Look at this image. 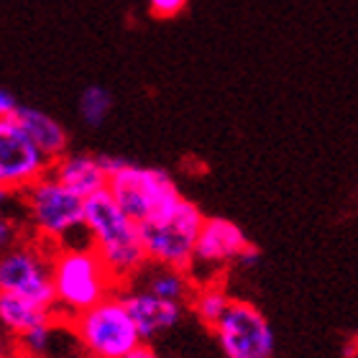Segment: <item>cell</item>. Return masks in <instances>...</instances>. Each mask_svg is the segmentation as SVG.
Here are the masks:
<instances>
[{
  "instance_id": "obj_1",
  "label": "cell",
  "mask_w": 358,
  "mask_h": 358,
  "mask_svg": "<svg viewBox=\"0 0 358 358\" xmlns=\"http://www.w3.org/2000/svg\"><path fill=\"white\" fill-rule=\"evenodd\" d=\"M85 233L90 246L108 264L120 287L134 282L141 274V268L149 264L141 228L120 208L110 189H103L85 200Z\"/></svg>"
},
{
  "instance_id": "obj_2",
  "label": "cell",
  "mask_w": 358,
  "mask_h": 358,
  "mask_svg": "<svg viewBox=\"0 0 358 358\" xmlns=\"http://www.w3.org/2000/svg\"><path fill=\"white\" fill-rule=\"evenodd\" d=\"M52 276L57 292V317L67 322L103 302L120 287L108 264L90 243L52 248Z\"/></svg>"
},
{
  "instance_id": "obj_3",
  "label": "cell",
  "mask_w": 358,
  "mask_h": 358,
  "mask_svg": "<svg viewBox=\"0 0 358 358\" xmlns=\"http://www.w3.org/2000/svg\"><path fill=\"white\" fill-rule=\"evenodd\" d=\"M85 358H126L146 343L120 287L113 294L67 322Z\"/></svg>"
},
{
  "instance_id": "obj_4",
  "label": "cell",
  "mask_w": 358,
  "mask_h": 358,
  "mask_svg": "<svg viewBox=\"0 0 358 358\" xmlns=\"http://www.w3.org/2000/svg\"><path fill=\"white\" fill-rule=\"evenodd\" d=\"M18 197L26 210L31 238L57 248L67 246L72 233L85 231V197L67 189L52 174L34 182Z\"/></svg>"
},
{
  "instance_id": "obj_5",
  "label": "cell",
  "mask_w": 358,
  "mask_h": 358,
  "mask_svg": "<svg viewBox=\"0 0 358 358\" xmlns=\"http://www.w3.org/2000/svg\"><path fill=\"white\" fill-rule=\"evenodd\" d=\"M205 217L208 215H202V210L192 200L182 197L174 208L164 210L162 215L138 223L149 264L189 271Z\"/></svg>"
},
{
  "instance_id": "obj_6",
  "label": "cell",
  "mask_w": 358,
  "mask_h": 358,
  "mask_svg": "<svg viewBox=\"0 0 358 358\" xmlns=\"http://www.w3.org/2000/svg\"><path fill=\"white\" fill-rule=\"evenodd\" d=\"M0 292L15 294L57 313L52 276V246L36 238H21L0 259Z\"/></svg>"
},
{
  "instance_id": "obj_7",
  "label": "cell",
  "mask_w": 358,
  "mask_h": 358,
  "mask_svg": "<svg viewBox=\"0 0 358 358\" xmlns=\"http://www.w3.org/2000/svg\"><path fill=\"white\" fill-rule=\"evenodd\" d=\"M108 189L136 223L162 215L164 210L174 208L182 200V192L172 174L159 166H138L131 162L110 174Z\"/></svg>"
},
{
  "instance_id": "obj_8",
  "label": "cell",
  "mask_w": 358,
  "mask_h": 358,
  "mask_svg": "<svg viewBox=\"0 0 358 358\" xmlns=\"http://www.w3.org/2000/svg\"><path fill=\"white\" fill-rule=\"evenodd\" d=\"M225 358H271L274 330L266 315L248 299L233 297L228 313L210 330Z\"/></svg>"
},
{
  "instance_id": "obj_9",
  "label": "cell",
  "mask_w": 358,
  "mask_h": 358,
  "mask_svg": "<svg viewBox=\"0 0 358 358\" xmlns=\"http://www.w3.org/2000/svg\"><path fill=\"white\" fill-rule=\"evenodd\" d=\"M52 159L31 141L18 120L0 118V189L3 194H21L34 182L52 172Z\"/></svg>"
},
{
  "instance_id": "obj_10",
  "label": "cell",
  "mask_w": 358,
  "mask_h": 358,
  "mask_svg": "<svg viewBox=\"0 0 358 358\" xmlns=\"http://www.w3.org/2000/svg\"><path fill=\"white\" fill-rule=\"evenodd\" d=\"M251 241L233 220L220 215L205 217L197 251H194V264L189 268L194 284L215 282L217 271L225 266H236Z\"/></svg>"
},
{
  "instance_id": "obj_11",
  "label": "cell",
  "mask_w": 358,
  "mask_h": 358,
  "mask_svg": "<svg viewBox=\"0 0 358 358\" xmlns=\"http://www.w3.org/2000/svg\"><path fill=\"white\" fill-rule=\"evenodd\" d=\"M120 292H123V299H126L128 310L134 315L136 325H138L146 343H151L154 338H159L166 330L177 328L185 317L187 307H189L185 302L157 297L149 289L136 287V284H126V287H120Z\"/></svg>"
},
{
  "instance_id": "obj_12",
  "label": "cell",
  "mask_w": 358,
  "mask_h": 358,
  "mask_svg": "<svg viewBox=\"0 0 358 358\" xmlns=\"http://www.w3.org/2000/svg\"><path fill=\"white\" fill-rule=\"evenodd\" d=\"M49 174L59 179L67 189L85 197V200L108 189V179H110L100 157H95V154H72V151L64 154L62 159H57Z\"/></svg>"
},
{
  "instance_id": "obj_13",
  "label": "cell",
  "mask_w": 358,
  "mask_h": 358,
  "mask_svg": "<svg viewBox=\"0 0 358 358\" xmlns=\"http://www.w3.org/2000/svg\"><path fill=\"white\" fill-rule=\"evenodd\" d=\"M13 118L18 120V126L29 134V138L36 143L38 149L44 151L46 157L57 162L64 154H69V136L64 131L59 120L52 118L49 113L38 110V108H31V105H21L18 110L13 113Z\"/></svg>"
},
{
  "instance_id": "obj_14",
  "label": "cell",
  "mask_w": 358,
  "mask_h": 358,
  "mask_svg": "<svg viewBox=\"0 0 358 358\" xmlns=\"http://www.w3.org/2000/svg\"><path fill=\"white\" fill-rule=\"evenodd\" d=\"M141 271L146 276H143V282L138 284V287L149 289L151 294H157V297L174 299V302L189 305L192 292H194V287H197L189 271H182V268H174V266H162V264H146Z\"/></svg>"
},
{
  "instance_id": "obj_15",
  "label": "cell",
  "mask_w": 358,
  "mask_h": 358,
  "mask_svg": "<svg viewBox=\"0 0 358 358\" xmlns=\"http://www.w3.org/2000/svg\"><path fill=\"white\" fill-rule=\"evenodd\" d=\"M54 315L57 313L34 305L29 299L8 294V292H0V322H3V328L13 338L29 333L31 328H36L41 322L52 320Z\"/></svg>"
},
{
  "instance_id": "obj_16",
  "label": "cell",
  "mask_w": 358,
  "mask_h": 358,
  "mask_svg": "<svg viewBox=\"0 0 358 358\" xmlns=\"http://www.w3.org/2000/svg\"><path fill=\"white\" fill-rule=\"evenodd\" d=\"M231 302L233 297L228 294L225 284L215 279V282H205L194 287L192 299H189V313L194 315V320L202 322L208 330H213L220 322V317L228 313Z\"/></svg>"
},
{
  "instance_id": "obj_17",
  "label": "cell",
  "mask_w": 358,
  "mask_h": 358,
  "mask_svg": "<svg viewBox=\"0 0 358 358\" xmlns=\"http://www.w3.org/2000/svg\"><path fill=\"white\" fill-rule=\"evenodd\" d=\"M77 108H80V118L85 120V126H90V128L103 126L105 118H108L113 110L110 90L100 87V85H90V87L83 90Z\"/></svg>"
},
{
  "instance_id": "obj_18",
  "label": "cell",
  "mask_w": 358,
  "mask_h": 358,
  "mask_svg": "<svg viewBox=\"0 0 358 358\" xmlns=\"http://www.w3.org/2000/svg\"><path fill=\"white\" fill-rule=\"evenodd\" d=\"M62 317H57L54 315L52 320L41 322V325H36V328H31L29 333H23V336L15 338V351L21 353H29V356H36V358H46V353H49V345H52V338H54V330L59 328Z\"/></svg>"
},
{
  "instance_id": "obj_19",
  "label": "cell",
  "mask_w": 358,
  "mask_h": 358,
  "mask_svg": "<svg viewBox=\"0 0 358 358\" xmlns=\"http://www.w3.org/2000/svg\"><path fill=\"white\" fill-rule=\"evenodd\" d=\"M149 3V13L154 18H177L182 10L187 8L189 0H146Z\"/></svg>"
},
{
  "instance_id": "obj_20",
  "label": "cell",
  "mask_w": 358,
  "mask_h": 358,
  "mask_svg": "<svg viewBox=\"0 0 358 358\" xmlns=\"http://www.w3.org/2000/svg\"><path fill=\"white\" fill-rule=\"evenodd\" d=\"M18 225H15V220H10V217H3V223H0V243L6 248H10L13 243H18Z\"/></svg>"
},
{
  "instance_id": "obj_21",
  "label": "cell",
  "mask_w": 358,
  "mask_h": 358,
  "mask_svg": "<svg viewBox=\"0 0 358 358\" xmlns=\"http://www.w3.org/2000/svg\"><path fill=\"white\" fill-rule=\"evenodd\" d=\"M21 108V103L15 100V95L8 87L0 90V118H10L15 110Z\"/></svg>"
},
{
  "instance_id": "obj_22",
  "label": "cell",
  "mask_w": 358,
  "mask_h": 358,
  "mask_svg": "<svg viewBox=\"0 0 358 358\" xmlns=\"http://www.w3.org/2000/svg\"><path fill=\"white\" fill-rule=\"evenodd\" d=\"M126 358H162V356H159V351L151 343H141L131 356H126Z\"/></svg>"
},
{
  "instance_id": "obj_23",
  "label": "cell",
  "mask_w": 358,
  "mask_h": 358,
  "mask_svg": "<svg viewBox=\"0 0 358 358\" xmlns=\"http://www.w3.org/2000/svg\"><path fill=\"white\" fill-rule=\"evenodd\" d=\"M8 358H36V356H29V353H21V351H15V348H13Z\"/></svg>"
},
{
  "instance_id": "obj_24",
  "label": "cell",
  "mask_w": 358,
  "mask_h": 358,
  "mask_svg": "<svg viewBox=\"0 0 358 358\" xmlns=\"http://www.w3.org/2000/svg\"><path fill=\"white\" fill-rule=\"evenodd\" d=\"M59 358H85V356H59Z\"/></svg>"
},
{
  "instance_id": "obj_25",
  "label": "cell",
  "mask_w": 358,
  "mask_h": 358,
  "mask_svg": "<svg viewBox=\"0 0 358 358\" xmlns=\"http://www.w3.org/2000/svg\"><path fill=\"white\" fill-rule=\"evenodd\" d=\"M345 358H358V356H345Z\"/></svg>"
}]
</instances>
